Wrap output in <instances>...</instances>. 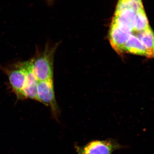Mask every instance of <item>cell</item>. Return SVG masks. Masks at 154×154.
<instances>
[{"label":"cell","mask_w":154,"mask_h":154,"mask_svg":"<svg viewBox=\"0 0 154 154\" xmlns=\"http://www.w3.org/2000/svg\"><path fill=\"white\" fill-rule=\"evenodd\" d=\"M58 44L48 42L43 51L37 50L35 56L31 59L34 73L38 81L53 80L54 60Z\"/></svg>","instance_id":"cell-1"},{"label":"cell","mask_w":154,"mask_h":154,"mask_svg":"<svg viewBox=\"0 0 154 154\" xmlns=\"http://www.w3.org/2000/svg\"><path fill=\"white\" fill-rule=\"evenodd\" d=\"M0 68L8 77L11 88L17 99H26L23 91L26 78L24 61L16 63L7 66H0Z\"/></svg>","instance_id":"cell-2"},{"label":"cell","mask_w":154,"mask_h":154,"mask_svg":"<svg viewBox=\"0 0 154 154\" xmlns=\"http://www.w3.org/2000/svg\"><path fill=\"white\" fill-rule=\"evenodd\" d=\"M37 97L38 102L49 107L52 116L58 120L59 109L56 100L53 80L38 81Z\"/></svg>","instance_id":"cell-3"},{"label":"cell","mask_w":154,"mask_h":154,"mask_svg":"<svg viewBox=\"0 0 154 154\" xmlns=\"http://www.w3.org/2000/svg\"><path fill=\"white\" fill-rule=\"evenodd\" d=\"M122 148L116 141L94 140L82 147L76 146L78 154H112Z\"/></svg>","instance_id":"cell-4"},{"label":"cell","mask_w":154,"mask_h":154,"mask_svg":"<svg viewBox=\"0 0 154 154\" xmlns=\"http://www.w3.org/2000/svg\"><path fill=\"white\" fill-rule=\"evenodd\" d=\"M26 72L24 94L25 98L38 101L37 88L38 80L34 73L31 59L24 61Z\"/></svg>","instance_id":"cell-5"},{"label":"cell","mask_w":154,"mask_h":154,"mask_svg":"<svg viewBox=\"0 0 154 154\" xmlns=\"http://www.w3.org/2000/svg\"><path fill=\"white\" fill-rule=\"evenodd\" d=\"M123 51L135 55L143 56L148 57V52L146 47L137 36L131 35L125 44Z\"/></svg>","instance_id":"cell-6"},{"label":"cell","mask_w":154,"mask_h":154,"mask_svg":"<svg viewBox=\"0 0 154 154\" xmlns=\"http://www.w3.org/2000/svg\"><path fill=\"white\" fill-rule=\"evenodd\" d=\"M141 41L148 52V58L154 57V33L151 27L135 34Z\"/></svg>","instance_id":"cell-7"},{"label":"cell","mask_w":154,"mask_h":154,"mask_svg":"<svg viewBox=\"0 0 154 154\" xmlns=\"http://www.w3.org/2000/svg\"><path fill=\"white\" fill-rule=\"evenodd\" d=\"M148 20L144 10L143 8L140 9L136 12L135 24V35L138 32L145 30L149 27Z\"/></svg>","instance_id":"cell-8"}]
</instances>
